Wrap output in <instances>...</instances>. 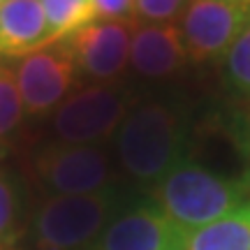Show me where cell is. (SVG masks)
Wrapping results in <instances>:
<instances>
[{"mask_svg":"<svg viewBox=\"0 0 250 250\" xmlns=\"http://www.w3.org/2000/svg\"><path fill=\"white\" fill-rule=\"evenodd\" d=\"M44 9L51 42H62L79 33L81 28L98 21L93 0H40Z\"/></svg>","mask_w":250,"mask_h":250,"instance_id":"cell-13","label":"cell"},{"mask_svg":"<svg viewBox=\"0 0 250 250\" xmlns=\"http://www.w3.org/2000/svg\"><path fill=\"white\" fill-rule=\"evenodd\" d=\"M186 236L162 211L142 206L111 218L93 250H183Z\"/></svg>","mask_w":250,"mask_h":250,"instance_id":"cell-9","label":"cell"},{"mask_svg":"<svg viewBox=\"0 0 250 250\" xmlns=\"http://www.w3.org/2000/svg\"><path fill=\"white\" fill-rule=\"evenodd\" d=\"M49 23L40 0H5L0 7V56L23 58L51 46Z\"/></svg>","mask_w":250,"mask_h":250,"instance_id":"cell-11","label":"cell"},{"mask_svg":"<svg viewBox=\"0 0 250 250\" xmlns=\"http://www.w3.org/2000/svg\"><path fill=\"white\" fill-rule=\"evenodd\" d=\"M77 62L65 46H46L19 61L17 81L26 114L42 116L61 107L62 98L74 88Z\"/></svg>","mask_w":250,"mask_h":250,"instance_id":"cell-7","label":"cell"},{"mask_svg":"<svg viewBox=\"0 0 250 250\" xmlns=\"http://www.w3.org/2000/svg\"><path fill=\"white\" fill-rule=\"evenodd\" d=\"M229 2H236V5H243V7H250V0H229Z\"/></svg>","mask_w":250,"mask_h":250,"instance_id":"cell-19","label":"cell"},{"mask_svg":"<svg viewBox=\"0 0 250 250\" xmlns=\"http://www.w3.org/2000/svg\"><path fill=\"white\" fill-rule=\"evenodd\" d=\"M19 220V195L12 181L0 174V241L12 236Z\"/></svg>","mask_w":250,"mask_h":250,"instance_id":"cell-16","label":"cell"},{"mask_svg":"<svg viewBox=\"0 0 250 250\" xmlns=\"http://www.w3.org/2000/svg\"><path fill=\"white\" fill-rule=\"evenodd\" d=\"M186 0H134V17L146 23H169Z\"/></svg>","mask_w":250,"mask_h":250,"instance_id":"cell-17","label":"cell"},{"mask_svg":"<svg viewBox=\"0 0 250 250\" xmlns=\"http://www.w3.org/2000/svg\"><path fill=\"white\" fill-rule=\"evenodd\" d=\"M225 72L236 90L250 95V21L225 54Z\"/></svg>","mask_w":250,"mask_h":250,"instance_id":"cell-15","label":"cell"},{"mask_svg":"<svg viewBox=\"0 0 250 250\" xmlns=\"http://www.w3.org/2000/svg\"><path fill=\"white\" fill-rule=\"evenodd\" d=\"M134 21H93L79 33L62 40L77 67L93 79L109 81L125 72L130 61Z\"/></svg>","mask_w":250,"mask_h":250,"instance_id":"cell-8","label":"cell"},{"mask_svg":"<svg viewBox=\"0 0 250 250\" xmlns=\"http://www.w3.org/2000/svg\"><path fill=\"white\" fill-rule=\"evenodd\" d=\"M155 204L183 232H195L250 204L248 181L227 179L202 165L181 160L153 188Z\"/></svg>","mask_w":250,"mask_h":250,"instance_id":"cell-1","label":"cell"},{"mask_svg":"<svg viewBox=\"0 0 250 250\" xmlns=\"http://www.w3.org/2000/svg\"><path fill=\"white\" fill-rule=\"evenodd\" d=\"M35 174L40 183L62 195H95L111 183L109 155L100 146L86 144H54L35 158Z\"/></svg>","mask_w":250,"mask_h":250,"instance_id":"cell-5","label":"cell"},{"mask_svg":"<svg viewBox=\"0 0 250 250\" xmlns=\"http://www.w3.org/2000/svg\"><path fill=\"white\" fill-rule=\"evenodd\" d=\"M2 2H5V0H0V7H2Z\"/></svg>","mask_w":250,"mask_h":250,"instance_id":"cell-20","label":"cell"},{"mask_svg":"<svg viewBox=\"0 0 250 250\" xmlns=\"http://www.w3.org/2000/svg\"><path fill=\"white\" fill-rule=\"evenodd\" d=\"M26 114L23 98L19 90L17 72L7 65H0V139L14 132Z\"/></svg>","mask_w":250,"mask_h":250,"instance_id":"cell-14","label":"cell"},{"mask_svg":"<svg viewBox=\"0 0 250 250\" xmlns=\"http://www.w3.org/2000/svg\"><path fill=\"white\" fill-rule=\"evenodd\" d=\"M248 21L250 7L229 0H188L179 28L188 58L211 61L227 54Z\"/></svg>","mask_w":250,"mask_h":250,"instance_id":"cell-6","label":"cell"},{"mask_svg":"<svg viewBox=\"0 0 250 250\" xmlns=\"http://www.w3.org/2000/svg\"><path fill=\"white\" fill-rule=\"evenodd\" d=\"M130 93L116 86H90L72 93L56 109L54 132L62 144L95 146L118 130L130 111Z\"/></svg>","mask_w":250,"mask_h":250,"instance_id":"cell-4","label":"cell"},{"mask_svg":"<svg viewBox=\"0 0 250 250\" xmlns=\"http://www.w3.org/2000/svg\"><path fill=\"white\" fill-rule=\"evenodd\" d=\"M183 250H250V204L188 232Z\"/></svg>","mask_w":250,"mask_h":250,"instance_id":"cell-12","label":"cell"},{"mask_svg":"<svg viewBox=\"0 0 250 250\" xmlns=\"http://www.w3.org/2000/svg\"><path fill=\"white\" fill-rule=\"evenodd\" d=\"M116 208L114 195H62L51 197L37 208L33 234L40 250H77L98 239Z\"/></svg>","mask_w":250,"mask_h":250,"instance_id":"cell-3","label":"cell"},{"mask_svg":"<svg viewBox=\"0 0 250 250\" xmlns=\"http://www.w3.org/2000/svg\"><path fill=\"white\" fill-rule=\"evenodd\" d=\"M95 14L102 21H132L134 0H93Z\"/></svg>","mask_w":250,"mask_h":250,"instance_id":"cell-18","label":"cell"},{"mask_svg":"<svg viewBox=\"0 0 250 250\" xmlns=\"http://www.w3.org/2000/svg\"><path fill=\"white\" fill-rule=\"evenodd\" d=\"M123 169L139 183H158L181 162L179 118L160 102L130 107L116 130Z\"/></svg>","mask_w":250,"mask_h":250,"instance_id":"cell-2","label":"cell"},{"mask_svg":"<svg viewBox=\"0 0 250 250\" xmlns=\"http://www.w3.org/2000/svg\"><path fill=\"white\" fill-rule=\"evenodd\" d=\"M188 51L181 30L174 23H144L134 26L130 65L137 74L162 79L171 77L186 65Z\"/></svg>","mask_w":250,"mask_h":250,"instance_id":"cell-10","label":"cell"}]
</instances>
